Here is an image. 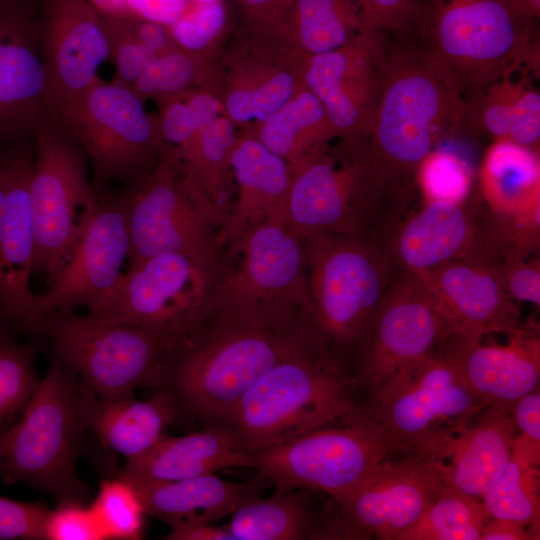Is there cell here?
<instances>
[{"label": "cell", "mask_w": 540, "mask_h": 540, "mask_svg": "<svg viewBox=\"0 0 540 540\" xmlns=\"http://www.w3.org/2000/svg\"><path fill=\"white\" fill-rule=\"evenodd\" d=\"M428 50H389L365 146L355 153L377 211L443 139L469 124V103ZM362 138V139H363Z\"/></svg>", "instance_id": "1"}, {"label": "cell", "mask_w": 540, "mask_h": 540, "mask_svg": "<svg viewBox=\"0 0 540 540\" xmlns=\"http://www.w3.org/2000/svg\"><path fill=\"white\" fill-rule=\"evenodd\" d=\"M317 344L306 316L210 323L172 352L159 389L172 397L178 418L214 425L273 366Z\"/></svg>", "instance_id": "2"}, {"label": "cell", "mask_w": 540, "mask_h": 540, "mask_svg": "<svg viewBox=\"0 0 540 540\" xmlns=\"http://www.w3.org/2000/svg\"><path fill=\"white\" fill-rule=\"evenodd\" d=\"M353 374L323 344L279 362L262 375L217 424L249 454L315 429L371 414L359 405Z\"/></svg>", "instance_id": "3"}, {"label": "cell", "mask_w": 540, "mask_h": 540, "mask_svg": "<svg viewBox=\"0 0 540 540\" xmlns=\"http://www.w3.org/2000/svg\"><path fill=\"white\" fill-rule=\"evenodd\" d=\"M97 399L52 355L21 417L0 433V479L45 491L58 504L83 502L88 487L76 463Z\"/></svg>", "instance_id": "4"}, {"label": "cell", "mask_w": 540, "mask_h": 540, "mask_svg": "<svg viewBox=\"0 0 540 540\" xmlns=\"http://www.w3.org/2000/svg\"><path fill=\"white\" fill-rule=\"evenodd\" d=\"M309 322L325 347L342 360L358 353L371 320L397 273L384 248L368 235L322 233L302 241Z\"/></svg>", "instance_id": "5"}, {"label": "cell", "mask_w": 540, "mask_h": 540, "mask_svg": "<svg viewBox=\"0 0 540 540\" xmlns=\"http://www.w3.org/2000/svg\"><path fill=\"white\" fill-rule=\"evenodd\" d=\"M428 52L462 92H478L494 80L536 70L533 17L518 0H432Z\"/></svg>", "instance_id": "6"}, {"label": "cell", "mask_w": 540, "mask_h": 540, "mask_svg": "<svg viewBox=\"0 0 540 540\" xmlns=\"http://www.w3.org/2000/svg\"><path fill=\"white\" fill-rule=\"evenodd\" d=\"M29 335L49 342L53 356L104 401L133 397L144 387L161 388L177 348L145 328L75 311L43 316Z\"/></svg>", "instance_id": "7"}, {"label": "cell", "mask_w": 540, "mask_h": 540, "mask_svg": "<svg viewBox=\"0 0 540 540\" xmlns=\"http://www.w3.org/2000/svg\"><path fill=\"white\" fill-rule=\"evenodd\" d=\"M220 266L178 252L150 256L127 266L86 314L145 328L178 347L206 326Z\"/></svg>", "instance_id": "8"}, {"label": "cell", "mask_w": 540, "mask_h": 540, "mask_svg": "<svg viewBox=\"0 0 540 540\" xmlns=\"http://www.w3.org/2000/svg\"><path fill=\"white\" fill-rule=\"evenodd\" d=\"M127 219V266L178 252L219 265V235L227 218L166 150L147 174L119 193Z\"/></svg>", "instance_id": "9"}, {"label": "cell", "mask_w": 540, "mask_h": 540, "mask_svg": "<svg viewBox=\"0 0 540 540\" xmlns=\"http://www.w3.org/2000/svg\"><path fill=\"white\" fill-rule=\"evenodd\" d=\"M227 246L237 263L221 264L206 325L309 318L303 244L282 223L259 224Z\"/></svg>", "instance_id": "10"}, {"label": "cell", "mask_w": 540, "mask_h": 540, "mask_svg": "<svg viewBox=\"0 0 540 540\" xmlns=\"http://www.w3.org/2000/svg\"><path fill=\"white\" fill-rule=\"evenodd\" d=\"M33 140V273L50 280L72 253L100 194L89 180L83 149L50 115L42 119Z\"/></svg>", "instance_id": "11"}, {"label": "cell", "mask_w": 540, "mask_h": 540, "mask_svg": "<svg viewBox=\"0 0 540 540\" xmlns=\"http://www.w3.org/2000/svg\"><path fill=\"white\" fill-rule=\"evenodd\" d=\"M307 59L288 26L241 21L214 53L208 88L238 132H245L305 87Z\"/></svg>", "instance_id": "12"}, {"label": "cell", "mask_w": 540, "mask_h": 540, "mask_svg": "<svg viewBox=\"0 0 540 540\" xmlns=\"http://www.w3.org/2000/svg\"><path fill=\"white\" fill-rule=\"evenodd\" d=\"M404 452L373 418L315 429L251 454L252 468L275 492L309 490L341 500L389 455Z\"/></svg>", "instance_id": "13"}, {"label": "cell", "mask_w": 540, "mask_h": 540, "mask_svg": "<svg viewBox=\"0 0 540 540\" xmlns=\"http://www.w3.org/2000/svg\"><path fill=\"white\" fill-rule=\"evenodd\" d=\"M61 126L87 156L99 194L113 181L149 173L167 150L156 115L129 87L101 78Z\"/></svg>", "instance_id": "14"}, {"label": "cell", "mask_w": 540, "mask_h": 540, "mask_svg": "<svg viewBox=\"0 0 540 540\" xmlns=\"http://www.w3.org/2000/svg\"><path fill=\"white\" fill-rule=\"evenodd\" d=\"M489 403L466 382L444 344L400 371L371 403L373 418L406 453L423 452L436 438L462 430Z\"/></svg>", "instance_id": "15"}, {"label": "cell", "mask_w": 540, "mask_h": 540, "mask_svg": "<svg viewBox=\"0 0 540 540\" xmlns=\"http://www.w3.org/2000/svg\"><path fill=\"white\" fill-rule=\"evenodd\" d=\"M447 485L445 464L422 452L378 464L341 500L329 517L325 539L396 540Z\"/></svg>", "instance_id": "16"}, {"label": "cell", "mask_w": 540, "mask_h": 540, "mask_svg": "<svg viewBox=\"0 0 540 540\" xmlns=\"http://www.w3.org/2000/svg\"><path fill=\"white\" fill-rule=\"evenodd\" d=\"M449 337L420 274L399 271L376 310L358 350L353 374L358 392L370 397L400 371L439 349Z\"/></svg>", "instance_id": "17"}, {"label": "cell", "mask_w": 540, "mask_h": 540, "mask_svg": "<svg viewBox=\"0 0 540 540\" xmlns=\"http://www.w3.org/2000/svg\"><path fill=\"white\" fill-rule=\"evenodd\" d=\"M398 271L425 274L452 262L497 264L513 248L481 200L424 203L382 246Z\"/></svg>", "instance_id": "18"}, {"label": "cell", "mask_w": 540, "mask_h": 540, "mask_svg": "<svg viewBox=\"0 0 540 540\" xmlns=\"http://www.w3.org/2000/svg\"><path fill=\"white\" fill-rule=\"evenodd\" d=\"M38 42L47 113L62 125L109 60L104 17L88 0H38Z\"/></svg>", "instance_id": "19"}, {"label": "cell", "mask_w": 540, "mask_h": 540, "mask_svg": "<svg viewBox=\"0 0 540 540\" xmlns=\"http://www.w3.org/2000/svg\"><path fill=\"white\" fill-rule=\"evenodd\" d=\"M291 174L284 226L295 238L368 235L367 227L376 216L355 154L337 158L326 149L291 168Z\"/></svg>", "instance_id": "20"}, {"label": "cell", "mask_w": 540, "mask_h": 540, "mask_svg": "<svg viewBox=\"0 0 540 540\" xmlns=\"http://www.w3.org/2000/svg\"><path fill=\"white\" fill-rule=\"evenodd\" d=\"M129 251L126 212L118 195L100 194L72 253L37 295L27 334L45 315L87 308L106 295L120 278Z\"/></svg>", "instance_id": "21"}, {"label": "cell", "mask_w": 540, "mask_h": 540, "mask_svg": "<svg viewBox=\"0 0 540 540\" xmlns=\"http://www.w3.org/2000/svg\"><path fill=\"white\" fill-rule=\"evenodd\" d=\"M388 51L383 33L364 28L345 45L308 57L305 87L320 100L338 136L352 141L366 135Z\"/></svg>", "instance_id": "22"}, {"label": "cell", "mask_w": 540, "mask_h": 540, "mask_svg": "<svg viewBox=\"0 0 540 540\" xmlns=\"http://www.w3.org/2000/svg\"><path fill=\"white\" fill-rule=\"evenodd\" d=\"M47 114L38 0H0V144L33 137Z\"/></svg>", "instance_id": "23"}, {"label": "cell", "mask_w": 540, "mask_h": 540, "mask_svg": "<svg viewBox=\"0 0 540 540\" xmlns=\"http://www.w3.org/2000/svg\"><path fill=\"white\" fill-rule=\"evenodd\" d=\"M482 201L513 248L538 253L540 245L539 150L497 139L485 150L478 169Z\"/></svg>", "instance_id": "24"}, {"label": "cell", "mask_w": 540, "mask_h": 540, "mask_svg": "<svg viewBox=\"0 0 540 540\" xmlns=\"http://www.w3.org/2000/svg\"><path fill=\"white\" fill-rule=\"evenodd\" d=\"M423 276L450 336L481 339L510 334L520 325L515 300L506 291L496 264L452 262Z\"/></svg>", "instance_id": "25"}, {"label": "cell", "mask_w": 540, "mask_h": 540, "mask_svg": "<svg viewBox=\"0 0 540 540\" xmlns=\"http://www.w3.org/2000/svg\"><path fill=\"white\" fill-rule=\"evenodd\" d=\"M507 337L504 345L458 336H450L444 343L466 382L488 403L514 405L539 388L538 326L520 323Z\"/></svg>", "instance_id": "26"}, {"label": "cell", "mask_w": 540, "mask_h": 540, "mask_svg": "<svg viewBox=\"0 0 540 540\" xmlns=\"http://www.w3.org/2000/svg\"><path fill=\"white\" fill-rule=\"evenodd\" d=\"M33 137L0 144L5 189L3 267L6 290L21 333H26L37 295L31 287L34 238L30 210Z\"/></svg>", "instance_id": "27"}, {"label": "cell", "mask_w": 540, "mask_h": 540, "mask_svg": "<svg viewBox=\"0 0 540 540\" xmlns=\"http://www.w3.org/2000/svg\"><path fill=\"white\" fill-rule=\"evenodd\" d=\"M513 406L489 403L473 425L435 439L424 453L445 464L446 483L482 499L498 480L511 456L517 433Z\"/></svg>", "instance_id": "28"}, {"label": "cell", "mask_w": 540, "mask_h": 540, "mask_svg": "<svg viewBox=\"0 0 540 540\" xmlns=\"http://www.w3.org/2000/svg\"><path fill=\"white\" fill-rule=\"evenodd\" d=\"M231 168L238 186V198L233 210L227 212L220 232L221 247L267 221L284 225L291 184L289 164L249 135L238 133Z\"/></svg>", "instance_id": "29"}, {"label": "cell", "mask_w": 540, "mask_h": 540, "mask_svg": "<svg viewBox=\"0 0 540 540\" xmlns=\"http://www.w3.org/2000/svg\"><path fill=\"white\" fill-rule=\"evenodd\" d=\"M251 465V456L226 427L208 425L184 436L163 434L147 451L128 459L120 476L130 482H170Z\"/></svg>", "instance_id": "30"}, {"label": "cell", "mask_w": 540, "mask_h": 540, "mask_svg": "<svg viewBox=\"0 0 540 540\" xmlns=\"http://www.w3.org/2000/svg\"><path fill=\"white\" fill-rule=\"evenodd\" d=\"M121 477V476H120ZM266 480L234 483L214 473L170 482H130L145 514L173 527L212 523L232 513L247 499L259 495Z\"/></svg>", "instance_id": "31"}, {"label": "cell", "mask_w": 540, "mask_h": 540, "mask_svg": "<svg viewBox=\"0 0 540 540\" xmlns=\"http://www.w3.org/2000/svg\"><path fill=\"white\" fill-rule=\"evenodd\" d=\"M529 70L500 77L476 92L469 103V124L489 134L539 150L540 94Z\"/></svg>", "instance_id": "32"}, {"label": "cell", "mask_w": 540, "mask_h": 540, "mask_svg": "<svg viewBox=\"0 0 540 540\" xmlns=\"http://www.w3.org/2000/svg\"><path fill=\"white\" fill-rule=\"evenodd\" d=\"M178 419L176 405L168 392H158L147 400L134 397L104 401L97 399L90 430L106 449L126 460L147 451Z\"/></svg>", "instance_id": "33"}, {"label": "cell", "mask_w": 540, "mask_h": 540, "mask_svg": "<svg viewBox=\"0 0 540 540\" xmlns=\"http://www.w3.org/2000/svg\"><path fill=\"white\" fill-rule=\"evenodd\" d=\"M249 135L291 168L328 149L338 137L320 100L306 87L254 128Z\"/></svg>", "instance_id": "34"}, {"label": "cell", "mask_w": 540, "mask_h": 540, "mask_svg": "<svg viewBox=\"0 0 540 540\" xmlns=\"http://www.w3.org/2000/svg\"><path fill=\"white\" fill-rule=\"evenodd\" d=\"M308 490L275 492L245 500L224 527L235 540L322 539L324 522L315 520Z\"/></svg>", "instance_id": "35"}, {"label": "cell", "mask_w": 540, "mask_h": 540, "mask_svg": "<svg viewBox=\"0 0 540 540\" xmlns=\"http://www.w3.org/2000/svg\"><path fill=\"white\" fill-rule=\"evenodd\" d=\"M540 453L517 433L504 471L483 496L490 518L506 519L540 527Z\"/></svg>", "instance_id": "36"}, {"label": "cell", "mask_w": 540, "mask_h": 540, "mask_svg": "<svg viewBox=\"0 0 540 540\" xmlns=\"http://www.w3.org/2000/svg\"><path fill=\"white\" fill-rule=\"evenodd\" d=\"M364 29L353 0H295L288 31L307 57L337 49Z\"/></svg>", "instance_id": "37"}, {"label": "cell", "mask_w": 540, "mask_h": 540, "mask_svg": "<svg viewBox=\"0 0 540 540\" xmlns=\"http://www.w3.org/2000/svg\"><path fill=\"white\" fill-rule=\"evenodd\" d=\"M237 138V128L222 115L209 124L196 127L192 145L180 162L182 171L221 208H224L234 179L231 156Z\"/></svg>", "instance_id": "38"}, {"label": "cell", "mask_w": 540, "mask_h": 540, "mask_svg": "<svg viewBox=\"0 0 540 540\" xmlns=\"http://www.w3.org/2000/svg\"><path fill=\"white\" fill-rule=\"evenodd\" d=\"M489 519L483 501L445 485L396 540H480Z\"/></svg>", "instance_id": "39"}, {"label": "cell", "mask_w": 540, "mask_h": 540, "mask_svg": "<svg viewBox=\"0 0 540 540\" xmlns=\"http://www.w3.org/2000/svg\"><path fill=\"white\" fill-rule=\"evenodd\" d=\"M213 56L178 48L154 57L129 88L143 102L152 99L159 106L184 99L197 88H208Z\"/></svg>", "instance_id": "40"}, {"label": "cell", "mask_w": 540, "mask_h": 540, "mask_svg": "<svg viewBox=\"0 0 540 540\" xmlns=\"http://www.w3.org/2000/svg\"><path fill=\"white\" fill-rule=\"evenodd\" d=\"M414 179L424 203L458 204L471 196L474 172L461 156L434 148L419 162Z\"/></svg>", "instance_id": "41"}, {"label": "cell", "mask_w": 540, "mask_h": 540, "mask_svg": "<svg viewBox=\"0 0 540 540\" xmlns=\"http://www.w3.org/2000/svg\"><path fill=\"white\" fill-rule=\"evenodd\" d=\"M34 359L33 346L18 341L14 333L0 331V433L7 419L22 413L40 381Z\"/></svg>", "instance_id": "42"}, {"label": "cell", "mask_w": 540, "mask_h": 540, "mask_svg": "<svg viewBox=\"0 0 540 540\" xmlns=\"http://www.w3.org/2000/svg\"><path fill=\"white\" fill-rule=\"evenodd\" d=\"M90 507L107 539L141 538L145 511L135 488L124 478L102 480Z\"/></svg>", "instance_id": "43"}, {"label": "cell", "mask_w": 540, "mask_h": 540, "mask_svg": "<svg viewBox=\"0 0 540 540\" xmlns=\"http://www.w3.org/2000/svg\"><path fill=\"white\" fill-rule=\"evenodd\" d=\"M226 14L223 2H200L168 25L176 44L185 50L213 56L221 43Z\"/></svg>", "instance_id": "44"}, {"label": "cell", "mask_w": 540, "mask_h": 540, "mask_svg": "<svg viewBox=\"0 0 540 540\" xmlns=\"http://www.w3.org/2000/svg\"><path fill=\"white\" fill-rule=\"evenodd\" d=\"M103 17L115 68L112 81L130 87L155 56L129 30L126 19Z\"/></svg>", "instance_id": "45"}, {"label": "cell", "mask_w": 540, "mask_h": 540, "mask_svg": "<svg viewBox=\"0 0 540 540\" xmlns=\"http://www.w3.org/2000/svg\"><path fill=\"white\" fill-rule=\"evenodd\" d=\"M82 503L63 502L59 503L56 509L50 510L45 525V539H107L91 507H85Z\"/></svg>", "instance_id": "46"}, {"label": "cell", "mask_w": 540, "mask_h": 540, "mask_svg": "<svg viewBox=\"0 0 540 540\" xmlns=\"http://www.w3.org/2000/svg\"><path fill=\"white\" fill-rule=\"evenodd\" d=\"M365 29L400 32L421 18L424 0H353Z\"/></svg>", "instance_id": "47"}, {"label": "cell", "mask_w": 540, "mask_h": 540, "mask_svg": "<svg viewBox=\"0 0 540 540\" xmlns=\"http://www.w3.org/2000/svg\"><path fill=\"white\" fill-rule=\"evenodd\" d=\"M532 253L512 248L496 264L508 294L516 301L540 305V261Z\"/></svg>", "instance_id": "48"}, {"label": "cell", "mask_w": 540, "mask_h": 540, "mask_svg": "<svg viewBox=\"0 0 540 540\" xmlns=\"http://www.w3.org/2000/svg\"><path fill=\"white\" fill-rule=\"evenodd\" d=\"M49 511L40 503L16 501L0 495V539H45Z\"/></svg>", "instance_id": "49"}, {"label": "cell", "mask_w": 540, "mask_h": 540, "mask_svg": "<svg viewBox=\"0 0 540 540\" xmlns=\"http://www.w3.org/2000/svg\"><path fill=\"white\" fill-rule=\"evenodd\" d=\"M161 138L171 155L180 164L196 134V125L184 99L160 106L156 114Z\"/></svg>", "instance_id": "50"}, {"label": "cell", "mask_w": 540, "mask_h": 540, "mask_svg": "<svg viewBox=\"0 0 540 540\" xmlns=\"http://www.w3.org/2000/svg\"><path fill=\"white\" fill-rule=\"evenodd\" d=\"M295 0H235L242 22L288 26Z\"/></svg>", "instance_id": "51"}, {"label": "cell", "mask_w": 540, "mask_h": 540, "mask_svg": "<svg viewBox=\"0 0 540 540\" xmlns=\"http://www.w3.org/2000/svg\"><path fill=\"white\" fill-rule=\"evenodd\" d=\"M517 434L533 449L540 451L539 388L520 398L513 406Z\"/></svg>", "instance_id": "52"}, {"label": "cell", "mask_w": 540, "mask_h": 540, "mask_svg": "<svg viewBox=\"0 0 540 540\" xmlns=\"http://www.w3.org/2000/svg\"><path fill=\"white\" fill-rule=\"evenodd\" d=\"M133 35L155 56H162L180 48L174 41L168 25L143 19H126Z\"/></svg>", "instance_id": "53"}, {"label": "cell", "mask_w": 540, "mask_h": 540, "mask_svg": "<svg viewBox=\"0 0 540 540\" xmlns=\"http://www.w3.org/2000/svg\"><path fill=\"white\" fill-rule=\"evenodd\" d=\"M5 229V189L0 161V329L20 334L19 325L6 290L3 267V243Z\"/></svg>", "instance_id": "54"}, {"label": "cell", "mask_w": 540, "mask_h": 540, "mask_svg": "<svg viewBox=\"0 0 540 540\" xmlns=\"http://www.w3.org/2000/svg\"><path fill=\"white\" fill-rule=\"evenodd\" d=\"M196 127L215 121L224 115L223 107L216 94L207 87H200L184 98Z\"/></svg>", "instance_id": "55"}, {"label": "cell", "mask_w": 540, "mask_h": 540, "mask_svg": "<svg viewBox=\"0 0 540 540\" xmlns=\"http://www.w3.org/2000/svg\"><path fill=\"white\" fill-rule=\"evenodd\" d=\"M539 530L512 520L490 518L480 540H535L540 538Z\"/></svg>", "instance_id": "56"}, {"label": "cell", "mask_w": 540, "mask_h": 540, "mask_svg": "<svg viewBox=\"0 0 540 540\" xmlns=\"http://www.w3.org/2000/svg\"><path fill=\"white\" fill-rule=\"evenodd\" d=\"M167 540H235L223 526L215 527L211 523H186L170 528Z\"/></svg>", "instance_id": "57"}, {"label": "cell", "mask_w": 540, "mask_h": 540, "mask_svg": "<svg viewBox=\"0 0 540 540\" xmlns=\"http://www.w3.org/2000/svg\"><path fill=\"white\" fill-rule=\"evenodd\" d=\"M103 16L118 19H135L126 0H88Z\"/></svg>", "instance_id": "58"}, {"label": "cell", "mask_w": 540, "mask_h": 540, "mask_svg": "<svg viewBox=\"0 0 540 540\" xmlns=\"http://www.w3.org/2000/svg\"><path fill=\"white\" fill-rule=\"evenodd\" d=\"M526 10L533 16L538 17L540 13V0H518Z\"/></svg>", "instance_id": "59"}, {"label": "cell", "mask_w": 540, "mask_h": 540, "mask_svg": "<svg viewBox=\"0 0 540 540\" xmlns=\"http://www.w3.org/2000/svg\"><path fill=\"white\" fill-rule=\"evenodd\" d=\"M1 331V330H0Z\"/></svg>", "instance_id": "60"}]
</instances>
